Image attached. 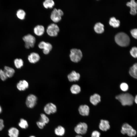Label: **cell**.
Returning <instances> with one entry per match:
<instances>
[{"label":"cell","mask_w":137,"mask_h":137,"mask_svg":"<svg viewBox=\"0 0 137 137\" xmlns=\"http://www.w3.org/2000/svg\"><path fill=\"white\" fill-rule=\"evenodd\" d=\"M115 98L123 106L132 105L134 100L133 96L129 93L120 94L116 96Z\"/></svg>","instance_id":"6da1fadb"},{"label":"cell","mask_w":137,"mask_h":137,"mask_svg":"<svg viewBox=\"0 0 137 137\" xmlns=\"http://www.w3.org/2000/svg\"><path fill=\"white\" fill-rule=\"evenodd\" d=\"M115 40L117 44L122 47L127 46L130 43L129 36L123 32H120L117 34L115 37Z\"/></svg>","instance_id":"7a4b0ae2"},{"label":"cell","mask_w":137,"mask_h":137,"mask_svg":"<svg viewBox=\"0 0 137 137\" xmlns=\"http://www.w3.org/2000/svg\"><path fill=\"white\" fill-rule=\"evenodd\" d=\"M121 131L123 134H127L130 137L134 136L136 134V130L131 125L126 123L122 125Z\"/></svg>","instance_id":"3957f363"},{"label":"cell","mask_w":137,"mask_h":137,"mask_svg":"<svg viewBox=\"0 0 137 137\" xmlns=\"http://www.w3.org/2000/svg\"><path fill=\"white\" fill-rule=\"evenodd\" d=\"M23 40L25 42V46L27 49L33 47L36 42L35 37L32 35L28 34L23 37Z\"/></svg>","instance_id":"277c9868"},{"label":"cell","mask_w":137,"mask_h":137,"mask_svg":"<svg viewBox=\"0 0 137 137\" xmlns=\"http://www.w3.org/2000/svg\"><path fill=\"white\" fill-rule=\"evenodd\" d=\"M63 14V12L61 9L55 8L51 13L50 18L54 23H58L61 20Z\"/></svg>","instance_id":"5b68a950"},{"label":"cell","mask_w":137,"mask_h":137,"mask_svg":"<svg viewBox=\"0 0 137 137\" xmlns=\"http://www.w3.org/2000/svg\"><path fill=\"white\" fill-rule=\"evenodd\" d=\"M70 57L71 61L74 62L79 61L82 57L81 50L76 48H73L70 50Z\"/></svg>","instance_id":"8992f818"},{"label":"cell","mask_w":137,"mask_h":137,"mask_svg":"<svg viewBox=\"0 0 137 137\" xmlns=\"http://www.w3.org/2000/svg\"><path fill=\"white\" fill-rule=\"evenodd\" d=\"M59 31L60 29L58 26L55 23H52L47 26L46 31L49 36L55 37L57 36Z\"/></svg>","instance_id":"52a82bcc"},{"label":"cell","mask_w":137,"mask_h":137,"mask_svg":"<svg viewBox=\"0 0 137 137\" xmlns=\"http://www.w3.org/2000/svg\"><path fill=\"white\" fill-rule=\"evenodd\" d=\"M88 126L84 122H80L75 127L74 130L78 134H85L87 131Z\"/></svg>","instance_id":"ba28073f"},{"label":"cell","mask_w":137,"mask_h":137,"mask_svg":"<svg viewBox=\"0 0 137 137\" xmlns=\"http://www.w3.org/2000/svg\"><path fill=\"white\" fill-rule=\"evenodd\" d=\"M37 100V96L33 94H30L27 97L25 103L27 107L30 108H34L36 104Z\"/></svg>","instance_id":"9c48e42d"},{"label":"cell","mask_w":137,"mask_h":137,"mask_svg":"<svg viewBox=\"0 0 137 137\" xmlns=\"http://www.w3.org/2000/svg\"><path fill=\"white\" fill-rule=\"evenodd\" d=\"M43 110L46 114L49 115L55 113L57 111L56 106L52 103H49L44 106Z\"/></svg>","instance_id":"30bf717a"},{"label":"cell","mask_w":137,"mask_h":137,"mask_svg":"<svg viewBox=\"0 0 137 137\" xmlns=\"http://www.w3.org/2000/svg\"><path fill=\"white\" fill-rule=\"evenodd\" d=\"M99 127L100 129L102 131H107L110 128L109 121L106 120L101 119L99 124Z\"/></svg>","instance_id":"8fae6325"},{"label":"cell","mask_w":137,"mask_h":137,"mask_svg":"<svg viewBox=\"0 0 137 137\" xmlns=\"http://www.w3.org/2000/svg\"><path fill=\"white\" fill-rule=\"evenodd\" d=\"M79 114L82 116H88L90 113V108L87 105H82L79 106L78 109Z\"/></svg>","instance_id":"7c38bea8"},{"label":"cell","mask_w":137,"mask_h":137,"mask_svg":"<svg viewBox=\"0 0 137 137\" xmlns=\"http://www.w3.org/2000/svg\"><path fill=\"white\" fill-rule=\"evenodd\" d=\"M28 59L30 63H35L39 60L40 57L38 53L35 52H32L28 56Z\"/></svg>","instance_id":"4fadbf2b"},{"label":"cell","mask_w":137,"mask_h":137,"mask_svg":"<svg viewBox=\"0 0 137 137\" xmlns=\"http://www.w3.org/2000/svg\"><path fill=\"white\" fill-rule=\"evenodd\" d=\"M38 47L40 49L47 50L50 52L53 48L52 45L50 43L44 41L40 42L38 44Z\"/></svg>","instance_id":"5bb4252c"},{"label":"cell","mask_w":137,"mask_h":137,"mask_svg":"<svg viewBox=\"0 0 137 137\" xmlns=\"http://www.w3.org/2000/svg\"><path fill=\"white\" fill-rule=\"evenodd\" d=\"M16 88L20 91H24L29 87V84L26 80H21L16 84Z\"/></svg>","instance_id":"9a60e30c"},{"label":"cell","mask_w":137,"mask_h":137,"mask_svg":"<svg viewBox=\"0 0 137 137\" xmlns=\"http://www.w3.org/2000/svg\"><path fill=\"white\" fill-rule=\"evenodd\" d=\"M45 31L44 27L42 25H37L33 28L34 33L36 35L39 36H42L44 33Z\"/></svg>","instance_id":"2e32d148"},{"label":"cell","mask_w":137,"mask_h":137,"mask_svg":"<svg viewBox=\"0 0 137 137\" xmlns=\"http://www.w3.org/2000/svg\"><path fill=\"white\" fill-rule=\"evenodd\" d=\"M80 77V75L75 71H72L67 76L69 81L71 82L79 80Z\"/></svg>","instance_id":"e0dca14e"},{"label":"cell","mask_w":137,"mask_h":137,"mask_svg":"<svg viewBox=\"0 0 137 137\" xmlns=\"http://www.w3.org/2000/svg\"><path fill=\"white\" fill-rule=\"evenodd\" d=\"M54 132L55 134L57 136H62L65 134V130L63 126L59 125L55 128Z\"/></svg>","instance_id":"ac0fdd59"},{"label":"cell","mask_w":137,"mask_h":137,"mask_svg":"<svg viewBox=\"0 0 137 137\" xmlns=\"http://www.w3.org/2000/svg\"><path fill=\"white\" fill-rule=\"evenodd\" d=\"M3 70L8 78L12 77L15 73V71L13 68L7 66H5Z\"/></svg>","instance_id":"d6986e66"},{"label":"cell","mask_w":137,"mask_h":137,"mask_svg":"<svg viewBox=\"0 0 137 137\" xmlns=\"http://www.w3.org/2000/svg\"><path fill=\"white\" fill-rule=\"evenodd\" d=\"M101 100L100 97L99 95L95 94L91 96L90 101L94 105H96Z\"/></svg>","instance_id":"ffe728a7"},{"label":"cell","mask_w":137,"mask_h":137,"mask_svg":"<svg viewBox=\"0 0 137 137\" xmlns=\"http://www.w3.org/2000/svg\"><path fill=\"white\" fill-rule=\"evenodd\" d=\"M19 134V130L16 128L12 127L8 130V135L10 137H18Z\"/></svg>","instance_id":"44dd1931"},{"label":"cell","mask_w":137,"mask_h":137,"mask_svg":"<svg viewBox=\"0 0 137 137\" xmlns=\"http://www.w3.org/2000/svg\"><path fill=\"white\" fill-rule=\"evenodd\" d=\"M104 26L100 23L98 22L96 24L94 27L95 32L98 33H101L104 31Z\"/></svg>","instance_id":"7402d4cb"},{"label":"cell","mask_w":137,"mask_h":137,"mask_svg":"<svg viewBox=\"0 0 137 137\" xmlns=\"http://www.w3.org/2000/svg\"><path fill=\"white\" fill-rule=\"evenodd\" d=\"M43 5L46 9L52 8L55 5L54 2L53 0H45L43 2Z\"/></svg>","instance_id":"603a6c76"},{"label":"cell","mask_w":137,"mask_h":137,"mask_svg":"<svg viewBox=\"0 0 137 137\" xmlns=\"http://www.w3.org/2000/svg\"><path fill=\"white\" fill-rule=\"evenodd\" d=\"M109 24L111 26L114 28L118 27L120 25L119 21L116 19L114 17H112L110 19Z\"/></svg>","instance_id":"cb8c5ba5"},{"label":"cell","mask_w":137,"mask_h":137,"mask_svg":"<svg viewBox=\"0 0 137 137\" xmlns=\"http://www.w3.org/2000/svg\"><path fill=\"white\" fill-rule=\"evenodd\" d=\"M14 63L15 67L17 68H21L23 65L24 62L20 58H16L14 61Z\"/></svg>","instance_id":"d4e9b609"},{"label":"cell","mask_w":137,"mask_h":137,"mask_svg":"<svg viewBox=\"0 0 137 137\" xmlns=\"http://www.w3.org/2000/svg\"><path fill=\"white\" fill-rule=\"evenodd\" d=\"M70 91L73 94H76L79 93L81 91L80 87L77 84H73L71 87Z\"/></svg>","instance_id":"484cf974"},{"label":"cell","mask_w":137,"mask_h":137,"mask_svg":"<svg viewBox=\"0 0 137 137\" xmlns=\"http://www.w3.org/2000/svg\"><path fill=\"white\" fill-rule=\"evenodd\" d=\"M19 126L23 129H26L28 127V124L27 121L23 118H21L18 124Z\"/></svg>","instance_id":"4316f807"},{"label":"cell","mask_w":137,"mask_h":137,"mask_svg":"<svg viewBox=\"0 0 137 137\" xmlns=\"http://www.w3.org/2000/svg\"><path fill=\"white\" fill-rule=\"evenodd\" d=\"M39 121L46 124L49 123V119L45 114L42 113L40 114Z\"/></svg>","instance_id":"83f0119b"},{"label":"cell","mask_w":137,"mask_h":137,"mask_svg":"<svg viewBox=\"0 0 137 137\" xmlns=\"http://www.w3.org/2000/svg\"><path fill=\"white\" fill-rule=\"evenodd\" d=\"M26 13L25 11L22 9H19L17 11L16 15L18 18L21 20L24 19Z\"/></svg>","instance_id":"f1b7e54d"},{"label":"cell","mask_w":137,"mask_h":137,"mask_svg":"<svg viewBox=\"0 0 137 137\" xmlns=\"http://www.w3.org/2000/svg\"><path fill=\"white\" fill-rule=\"evenodd\" d=\"M130 75L133 78L137 79V70L133 66L130 67L129 71Z\"/></svg>","instance_id":"f546056e"},{"label":"cell","mask_w":137,"mask_h":137,"mask_svg":"<svg viewBox=\"0 0 137 137\" xmlns=\"http://www.w3.org/2000/svg\"><path fill=\"white\" fill-rule=\"evenodd\" d=\"M130 53L131 56L134 58H137V47H132L130 51Z\"/></svg>","instance_id":"4dcf8cb0"},{"label":"cell","mask_w":137,"mask_h":137,"mask_svg":"<svg viewBox=\"0 0 137 137\" xmlns=\"http://www.w3.org/2000/svg\"><path fill=\"white\" fill-rule=\"evenodd\" d=\"M126 5L127 6L129 7L130 8V13L131 14L134 15L136 14L137 11L134 8L130 5L129 2L127 3Z\"/></svg>","instance_id":"1f68e13d"},{"label":"cell","mask_w":137,"mask_h":137,"mask_svg":"<svg viewBox=\"0 0 137 137\" xmlns=\"http://www.w3.org/2000/svg\"><path fill=\"white\" fill-rule=\"evenodd\" d=\"M0 78L3 81L5 80L8 78L4 70L2 69L0 70Z\"/></svg>","instance_id":"d6a6232c"},{"label":"cell","mask_w":137,"mask_h":137,"mask_svg":"<svg viewBox=\"0 0 137 137\" xmlns=\"http://www.w3.org/2000/svg\"><path fill=\"white\" fill-rule=\"evenodd\" d=\"M121 89L123 91H126L128 89V86L127 84L125 83H122L120 85Z\"/></svg>","instance_id":"836d02e7"},{"label":"cell","mask_w":137,"mask_h":137,"mask_svg":"<svg viewBox=\"0 0 137 137\" xmlns=\"http://www.w3.org/2000/svg\"><path fill=\"white\" fill-rule=\"evenodd\" d=\"M36 124L38 127L40 129H43L46 125L45 124L39 121H37Z\"/></svg>","instance_id":"e575fe53"},{"label":"cell","mask_w":137,"mask_h":137,"mask_svg":"<svg viewBox=\"0 0 137 137\" xmlns=\"http://www.w3.org/2000/svg\"><path fill=\"white\" fill-rule=\"evenodd\" d=\"M132 36L135 39H137V28L132 29L130 31Z\"/></svg>","instance_id":"d590c367"},{"label":"cell","mask_w":137,"mask_h":137,"mask_svg":"<svg viewBox=\"0 0 137 137\" xmlns=\"http://www.w3.org/2000/svg\"><path fill=\"white\" fill-rule=\"evenodd\" d=\"M100 133L97 130H94L92 133L91 137H100Z\"/></svg>","instance_id":"8d00e7d4"},{"label":"cell","mask_w":137,"mask_h":137,"mask_svg":"<svg viewBox=\"0 0 137 137\" xmlns=\"http://www.w3.org/2000/svg\"><path fill=\"white\" fill-rule=\"evenodd\" d=\"M130 5L134 8L137 11V2H135L134 0H132L129 2Z\"/></svg>","instance_id":"74e56055"},{"label":"cell","mask_w":137,"mask_h":137,"mask_svg":"<svg viewBox=\"0 0 137 137\" xmlns=\"http://www.w3.org/2000/svg\"><path fill=\"white\" fill-rule=\"evenodd\" d=\"M4 127V121L3 120L0 119V131H1L3 129Z\"/></svg>","instance_id":"f35d334b"},{"label":"cell","mask_w":137,"mask_h":137,"mask_svg":"<svg viewBox=\"0 0 137 137\" xmlns=\"http://www.w3.org/2000/svg\"><path fill=\"white\" fill-rule=\"evenodd\" d=\"M134 101L137 104V95H136L135 98H134Z\"/></svg>","instance_id":"ab89813d"},{"label":"cell","mask_w":137,"mask_h":137,"mask_svg":"<svg viewBox=\"0 0 137 137\" xmlns=\"http://www.w3.org/2000/svg\"><path fill=\"white\" fill-rule=\"evenodd\" d=\"M133 66L137 70V63L134 64Z\"/></svg>","instance_id":"60d3db41"},{"label":"cell","mask_w":137,"mask_h":137,"mask_svg":"<svg viewBox=\"0 0 137 137\" xmlns=\"http://www.w3.org/2000/svg\"><path fill=\"white\" fill-rule=\"evenodd\" d=\"M75 137H83L82 136L79 135H76Z\"/></svg>","instance_id":"b9f144b4"},{"label":"cell","mask_w":137,"mask_h":137,"mask_svg":"<svg viewBox=\"0 0 137 137\" xmlns=\"http://www.w3.org/2000/svg\"><path fill=\"white\" fill-rule=\"evenodd\" d=\"M2 108L1 106H0V113H1V112H2Z\"/></svg>","instance_id":"7bdbcfd3"},{"label":"cell","mask_w":137,"mask_h":137,"mask_svg":"<svg viewBox=\"0 0 137 137\" xmlns=\"http://www.w3.org/2000/svg\"><path fill=\"white\" fill-rule=\"evenodd\" d=\"M29 137H36V136L34 135H32L30 136Z\"/></svg>","instance_id":"ee69618b"}]
</instances>
